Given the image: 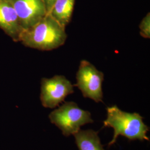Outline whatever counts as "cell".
Listing matches in <instances>:
<instances>
[{
    "label": "cell",
    "instance_id": "6da1fadb",
    "mask_svg": "<svg viewBox=\"0 0 150 150\" xmlns=\"http://www.w3.org/2000/svg\"><path fill=\"white\" fill-rule=\"evenodd\" d=\"M67 38L63 27L49 14L22 33L20 42L40 51H51L64 45Z\"/></svg>",
    "mask_w": 150,
    "mask_h": 150
},
{
    "label": "cell",
    "instance_id": "7a4b0ae2",
    "mask_svg": "<svg viewBox=\"0 0 150 150\" xmlns=\"http://www.w3.org/2000/svg\"><path fill=\"white\" fill-rule=\"evenodd\" d=\"M107 118L103 121V127H111L114 129L113 139L108 144L113 145L119 135L129 140L149 141L147 132L149 127L143 121V117L138 113L125 112L116 105L107 107Z\"/></svg>",
    "mask_w": 150,
    "mask_h": 150
},
{
    "label": "cell",
    "instance_id": "3957f363",
    "mask_svg": "<svg viewBox=\"0 0 150 150\" xmlns=\"http://www.w3.org/2000/svg\"><path fill=\"white\" fill-rule=\"evenodd\" d=\"M51 122L61 130L65 137H69L80 130L81 127L93 122L91 113L80 108L75 102H64L50 113Z\"/></svg>",
    "mask_w": 150,
    "mask_h": 150
},
{
    "label": "cell",
    "instance_id": "277c9868",
    "mask_svg": "<svg viewBox=\"0 0 150 150\" xmlns=\"http://www.w3.org/2000/svg\"><path fill=\"white\" fill-rule=\"evenodd\" d=\"M77 86L83 96L93 100L95 102H103L102 83L104 74L87 60L81 61L76 73Z\"/></svg>",
    "mask_w": 150,
    "mask_h": 150
},
{
    "label": "cell",
    "instance_id": "5b68a950",
    "mask_svg": "<svg viewBox=\"0 0 150 150\" xmlns=\"http://www.w3.org/2000/svg\"><path fill=\"white\" fill-rule=\"evenodd\" d=\"M74 85L63 75L41 81L40 100L45 108H54L64 102L66 97L74 93Z\"/></svg>",
    "mask_w": 150,
    "mask_h": 150
},
{
    "label": "cell",
    "instance_id": "8992f818",
    "mask_svg": "<svg viewBox=\"0 0 150 150\" xmlns=\"http://www.w3.org/2000/svg\"><path fill=\"white\" fill-rule=\"evenodd\" d=\"M23 30H27L47 15L42 0H11Z\"/></svg>",
    "mask_w": 150,
    "mask_h": 150
},
{
    "label": "cell",
    "instance_id": "52a82bcc",
    "mask_svg": "<svg viewBox=\"0 0 150 150\" xmlns=\"http://www.w3.org/2000/svg\"><path fill=\"white\" fill-rule=\"evenodd\" d=\"M0 28L16 42L23 31L11 0H0Z\"/></svg>",
    "mask_w": 150,
    "mask_h": 150
},
{
    "label": "cell",
    "instance_id": "ba28073f",
    "mask_svg": "<svg viewBox=\"0 0 150 150\" xmlns=\"http://www.w3.org/2000/svg\"><path fill=\"white\" fill-rule=\"evenodd\" d=\"M75 0H57L49 15L63 27H66L71 20Z\"/></svg>",
    "mask_w": 150,
    "mask_h": 150
},
{
    "label": "cell",
    "instance_id": "9c48e42d",
    "mask_svg": "<svg viewBox=\"0 0 150 150\" xmlns=\"http://www.w3.org/2000/svg\"><path fill=\"white\" fill-rule=\"evenodd\" d=\"M74 136L79 150H105L98 132L93 129H80Z\"/></svg>",
    "mask_w": 150,
    "mask_h": 150
},
{
    "label": "cell",
    "instance_id": "30bf717a",
    "mask_svg": "<svg viewBox=\"0 0 150 150\" xmlns=\"http://www.w3.org/2000/svg\"><path fill=\"white\" fill-rule=\"evenodd\" d=\"M139 33L142 38H150V13L142 18L139 25Z\"/></svg>",
    "mask_w": 150,
    "mask_h": 150
},
{
    "label": "cell",
    "instance_id": "8fae6325",
    "mask_svg": "<svg viewBox=\"0 0 150 150\" xmlns=\"http://www.w3.org/2000/svg\"><path fill=\"white\" fill-rule=\"evenodd\" d=\"M42 1L45 6L47 13L48 14L51 9L52 8V6L54 5V4L57 0H42Z\"/></svg>",
    "mask_w": 150,
    "mask_h": 150
}]
</instances>
